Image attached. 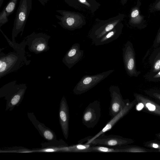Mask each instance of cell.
Instances as JSON below:
<instances>
[{
	"label": "cell",
	"instance_id": "6da1fadb",
	"mask_svg": "<svg viewBox=\"0 0 160 160\" xmlns=\"http://www.w3.org/2000/svg\"><path fill=\"white\" fill-rule=\"evenodd\" d=\"M0 31L7 40L9 44L15 52L5 54L0 49V78L11 72L16 71L24 65H28L30 60H27L25 56V47L27 42L25 39L21 42L13 43L11 41L2 31Z\"/></svg>",
	"mask_w": 160,
	"mask_h": 160
},
{
	"label": "cell",
	"instance_id": "7a4b0ae2",
	"mask_svg": "<svg viewBox=\"0 0 160 160\" xmlns=\"http://www.w3.org/2000/svg\"><path fill=\"white\" fill-rule=\"evenodd\" d=\"M27 88L26 84H18L16 81L14 80L5 84L0 88V97H4L6 100V111H12L20 104Z\"/></svg>",
	"mask_w": 160,
	"mask_h": 160
},
{
	"label": "cell",
	"instance_id": "3957f363",
	"mask_svg": "<svg viewBox=\"0 0 160 160\" xmlns=\"http://www.w3.org/2000/svg\"><path fill=\"white\" fill-rule=\"evenodd\" d=\"M32 0H20L14 21L12 31V42L21 32L22 35L26 22L32 8Z\"/></svg>",
	"mask_w": 160,
	"mask_h": 160
},
{
	"label": "cell",
	"instance_id": "277c9868",
	"mask_svg": "<svg viewBox=\"0 0 160 160\" xmlns=\"http://www.w3.org/2000/svg\"><path fill=\"white\" fill-rule=\"evenodd\" d=\"M111 69L94 75L83 76L74 88L73 93L76 95L83 93L94 87L114 72Z\"/></svg>",
	"mask_w": 160,
	"mask_h": 160
},
{
	"label": "cell",
	"instance_id": "5b68a950",
	"mask_svg": "<svg viewBox=\"0 0 160 160\" xmlns=\"http://www.w3.org/2000/svg\"><path fill=\"white\" fill-rule=\"evenodd\" d=\"M50 36L43 32H33L25 39L27 42L28 49L31 52L38 54L46 52L50 49L48 41Z\"/></svg>",
	"mask_w": 160,
	"mask_h": 160
},
{
	"label": "cell",
	"instance_id": "8992f818",
	"mask_svg": "<svg viewBox=\"0 0 160 160\" xmlns=\"http://www.w3.org/2000/svg\"><path fill=\"white\" fill-rule=\"evenodd\" d=\"M100 102L96 100L90 102L85 109L82 114L83 124L88 128H93L97 124L101 115Z\"/></svg>",
	"mask_w": 160,
	"mask_h": 160
},
{
	"label": "cell",
	"instance_id": "52a82bcc",
	"mask_svg": "<svg viewBox=\"0 0 160 160\" xmlns=\"http://www.w3.org/2000/svg\"><path fill=\"white\" fill-rule=\"evenodd\" d=\"M122 57L125 70L130 77H138L141 72L137 70L135 52L132 43L128 41L123 49Z\"/></svg>",
	"mask_w": 160,
	"mask_h": 160
},
{
	"label": "cell",
	"instance_id": "ba28073f",
	"mask_svg": "<svg viewBox=\"0 0 160 160\" xmlns=\"http://www.w3.org/2000/svg\"><path fill=\"white\" fill-rule=\"evenodd\" d=\"M132 140L120 135L101 134L90 144L93 145L111 147L113 148L123 146L131 143Z\"/></svg>",
	"mask_w": 160,
	"mask_h": 160
},
{
	"label": "cell",
	"instance_id": "9c48e42d",
	"mask_svg": "<svg viewBox=\"0 0 160 160\" xmlns=\"http://www.w3.org/2000/svg\"><path fill=\"white\" fill-rule=\"evenodd\" d=\"M111 100L109 115L112 118L118 114L125 107L124 102L118 86L111 85L109 88Z\"/></svg>",
	"mask_w": 160,
	"mask_h": 160
},
{
	"label": "cell",
	"instance_id": "30bf717a",
	"mask_svg": "<svg viewBox=\"0 0 160 160\" xmlns=\"http://www.w3.org/2000/svg\"><path fill=\"white\" fill-rule=\"evenodd\" d=\"M83 54L84 51L80 49L79 43H74L66 53L62 61L70 69L82 59Z\"/></svg>",
	"mask_w": 160,
	"mask_h": 160
},
{
	"label": "cell",
	"instance_id": "8fae6325",
	"mask_svg": "<svg viewBox=\"0 0 160 160\" xmlns=\"http://www.w3.org/2000/svg\"><path fill=\"white\" fill-rule=\"evenodd\" d=\"M59 120L62 131L65 138L67 139L69 134V111L65 98L63 96L60 104Z\"/></svg>",
	"mask_w": 160,
	"mask_h": 160
},
{
	"label": "cell",
	"instance_id": "7c38bea8",
	"mask_svg": "<svg viewBox=\"0 0 160 160\" xmlns=\"http://www.w3.org/2000/svg\"><path fill=\"white\" fill-rule=\"evenodd\" d=\"M132 105V103H127L124 108L118 114L112 118L102 129L97 134L93 136H91L90 138L86 143L90 144L92 141L99 135L110 130L118 121L127 114L131 109Z\"/></svg>",
	"mask_w": 160,
	"mask_h": 160
},
{
	"label": "cell",
	"instance_id": "4fadbf2b",
	"mask_svg": "<svg viewBox=\"0 0 160 160\" xmlns=\"http://www.w3.org/2000/svg\"><path fill=\"white\" fill-rule=\"evenodd\" d=\"M28 116L41 135L48 142L57 139L54 132L36 118L33 112H28Z\"/></svg>",
	"mask_w": 160,
	"mask_h": 160
},
{
	"label": "cell",
	"instance_id": "5bb4252c",
	"mask_svg": "<svg viewBox=\"0 0 160 160\" xmlns=\"http://www.w3.org/2000/svg\"><path fill=\"white\" fill-rule=\"evenodd\" d=\"M42 148L35 149L33 152H67L68 145L62 140H54L41 144Z\"/></svg>",
	"mask_w": 160,
	"mask_h": 160
},
{
	"label": "cell",
	"instance_id": "9a60e30c",
	"mask_svg": "<svg viewBox=\"0 0 160 160\" xmlns=\"http://www.w3.org/2000/svg\"><path fill=\"white\" fill-rule=\"evenodd\" d=\"M121 27H115L94 43L95 45L99 46L110 43L117 39L121 33Z\"/></svg>",
	"mask_w": 160,
	"mask_h": 160
},
{
	"label": "cell",
	"instance_id": "2e32d148",
	"mask_svg": "<svg viewBox=\"0 0 160 160\" xmlns=\"http://www.w3.org/2000/svg\"><path fill=\"white\" fill-rule=\"evenodd\" d=\"M149 62L151 65L150 72H155L160 70V46L155 49L149 58Z\"/></svg>",
	"mask_w": 160,
	"mask_h": 160
},
{
	"label": "cell",
	"instance_id": "e0dca14e",
	"mask_svg": "<svg viewBox=\"0 0 160 160\" xmlns=\"http://www.w3.org/2000/svg\"><path fill=\"white\" fill-rule=\"evenodd\" d=\"M92 145L91 144H78L68 146L67 152H90V148Z\"/></svg>",
	"mask_w": 160,
	"mask_h": 160
},
{
	"label": "cell",
	"instance_id": "ac0fdd59",
	"mask_svg": "<svg viewBox=\"0 0 160 160\" xmlns=\"http://www.w3.org/2000/svg\"><path fill=\"white\" fill-rule=\"evenodd\" d=\"M90 152H118V151L114 148H108L104 146L93 145L90 147Z\"/></svg>",
	"mask_w": 160,
	"mask_h": 160
},
{
	"label": "cell",
	"instance_id": "d6986e66",
	"mask_svg": "<svg viewBox=\"0 0 160 160\" xmlns=\"http://www.w3.org/2000/svg\"><path fill=\"white\" fill-rule=\"evenodd\" d=\"M18 1V0H10L4 7L8 16L13 13L16 9Z\"/></svg>",
	"mask_w": 160,
	"mask_h": 160
},
{
	"label": "cell",
	"instance_id": "ffe728a7",
	"mask_svg": "<svg viewBox=\"0 0 160 160\" xmlns=\"http://www.w3.org/2000/svg\"><path fill=\"white\" fill-rule=\"evenodd\" d=\"M146 78L149 81L160 82V70L155 72H149Z\"/></svg>",
	"mask_w": 160,
	"mask_h": 160
},
{
	"label": "cell",
	"instance_id": "44dd1931",
	"mask_svg": "<svg viewBox=\"0 0 160 160\" xmlns=\"http://www.w3.org/2000/svg\"><path fill=\"white\" fill-rule=\"evenodd\" d=\"M8 17L6 10L4 8L0 13V28L8 21Z\"/></svg>",
	"mask_w": 160,
	"mask_h": 160
},
{
	"label": "cell",
	"instance_id": "7402d4cb",
	"mask_svg": "<svg viewBox=\"0 0 160 160\" xmlns=\"http://www.w3.org/2000/svg\"><path fill=\"white\" fill-rule=\"evenodd\" d=\"M160 45V33L156 37L154 41L153 47L154 48H156Z\"/></svg>",
	"mask_w": 160,
	"mask_h": 160
},
{
	"label": "cell",
	"instance_id": "603a6c76",
	"mask_svg": "<svg viewBox=\"0 0 160 160\" xmlns=\"http://www.w3.org/2000/svg\"><path fill=\"white\" fill-rule=\"evenodd\" d=\"M145 106L148 109L151 111H154L156 108L155 105L150 102L147 103L145 104Z\"/></svg>",
	"mask_w": 160,
	"mask_h": 160
},
{
	"label": "cell",
	"instance_id": "cb8c5ba5",
	"mask_svg": "<svg viewBox=\"0 0 160 160\" xmlns=\"http://www.w3.org/2000/svg\"><path fill=\"white\" fill-rule=\"evenodd\" d=\"M144 107V105L142 103H138L136 106V109L138 111H139L142 109Z\"/></svg>",
	"mask_w": 160,
	"mask_h": 160
},
{
	"label": "cell",
	"instance_id": "d4e9b609",
	"mask_svg": "<svg viewBox=\"0 0 160 160\" xmlns=\"http://www.w3.org/2000/svg\"><path fill=\"white\" fill-rule=\"evenodd\" d=\"M139 13L138 11L136 10L133 11L132 13L131 16L132 17L134 18L137 16Z\"/></svg>",
	"mask_w": 160,
	"mask_h": 160
},
{
	"label": "cell",
	"instance_id": "484cf974",
	"mask_svg": "<svg viewBox=\"0 0 160 160\" xmlns=\"http://www.w3.org/2000/svg\"><path fill=\"white\" fill-rule=\"evenodd\" d=\"M43 6H45L48 1L51 0H38Z\"/></svg>",
	"mask_w": 160,
	"mask_h": 160
},
{
	"label": "cell",
	"instance_id": "4316f807",
	"mask_svg": "<svg viewBox=\"0 0 160 160\" xmlns=\"http://www.w3.org/2000/svg\"><path fill=\"white\" fill-rule=\"evenodd\" d=\"M152 147L154 148H157L158 147V145L157 144H153L152 145Z\"/></svg>",
	"mask_w": 160,
	"mask_h": 160
},
{
	"label": "cell",
	"instance_id": "83f0119b",
	"mask_svg": "<svg viewBox=\"0 0 160 160\" xmlns=\"http://www.w3.org/2000/svg\"><path fill=\"white\" fill-rule=\"evenodd\" d=\"M4 0H0V8L1 7Z\"/></svg>",
	"mask_w": 160,
	"mask_h": 160
},
{
	"label": "cell",
	"instance_id": "f1b7e54d",
	"mask_svg": "<svg viewBox=\"0 0 160 160\" xmlns=\"http://www.w3.org/2000/svg\"><path fill=\"white\" fill-rule=\"evenodd\" d=\"M81 2H85V0H79Z\"/></svg>",
	"mask_w": 160,
	"mask_h": 160
}]
</instances>
